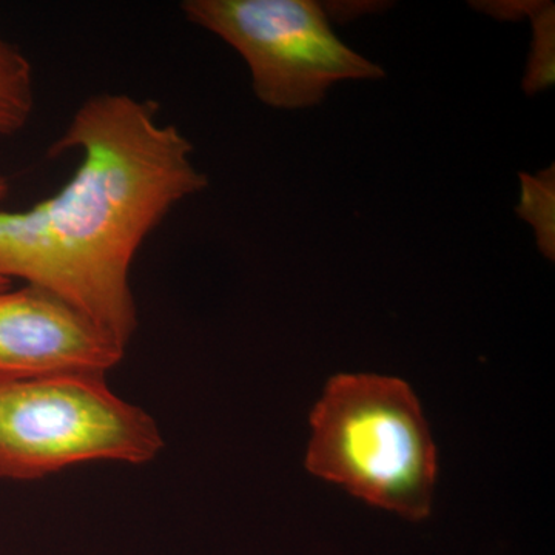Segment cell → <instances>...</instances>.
<instances>
[{
  "instance_id": "8",
  "label": "cell",
  "mask_w": 555,
  "mask_h": 555,
  "mask_svg": "<svg viewBox=\"0 0 555 555\" xmlns=\"http://www.w3.org/2000/svg\"><path fill=\"white\" fill-rule=\"evenodd\" d=\"M534 40H532L531 57L524 79L526 93L539 91L553 86L555 75L554 43L555 14L553 3L537 2L531 13Z\"/></svg>"
},
{
  "instance_id": "10",
  "label": "cell",
  "mask_w": 555,
  "mask_h": 555,
  "mask_svg": "<svg viewBox=\"0 0 555 555\" xmlns=\"http://www.w3.org/2000/svg\"><path fill=\"white\" fill-rule=\"evenodd\" d=\"M10 286H11V281L7 280V278L0 276V291H2V288H9Z\"/></svg>"
},
{
  "instance_id": "2",
  "label": "cell",
  "mask_w": 555,
  "mask_h": 555,
  "mask_svg": "<svg viewBox=\"0 0 555 555\" xmlns=\"http://www.w3.org/2000/svg\"><path fill=\"white\" fill-rule=\"evenodd\" d=\"M310 423L306 466L313 476L409 520L429 516L436 448L408 385L377 375H338Z\"/></svg>"
},
{
  "instance_id": "3",
  "label": "cell",
  "mask_w": 555,
  "mask_h": 555,
  "mask_svg": "<svg viewBox=\"0 0 555 555\" xmlns=\"http://www.w3.org/2000/svg\"><path fill=\"white\" fill-rule=\"evenodd\" d=\"M159 427L101 375L0 378V480H38L91 462L144 465Z\"/></svg>"
},
{
  "instance_id": "9",
  "label": "cell",
  "mask_w": 555,
  "mask_h": 555,
  "mask_svg": "<svg viewBox=\"0 0 555 555\" xmlns=\"http://www.w3.org/2000/svg\"><path fill=\"white\" fill-rule=\"evenodd\" d=\"M10 184L7 178L0 177V203L9 195Z\"/></svg>"
},
{
  "instance_id": "6",
  "label": "cell",
  "mask_w": 555,
  "mask_h": 555,
  "mask_svg": "<svg viewBox=\"0 0 555 555\" xmlns=\"http://www.w3.org/2000/svg\"><path fill=\"white\" fill-rule=\"evenodd\" d=\"M35 109V76L20 47L0 35V137L27 126Z\"/></svg>"
},
{
  "instance_id": "7",
  "label": "cell",
  "mask_w": 555,
  "mask_h": 555,
  "mask_svg": "<svg viewBox=\"0 0 555 555\" xmlns=\"http://www.w3.org/2000/svg\"><path fill=\"white\" fill-rule=\"evenodd\" d=\"M521 196L517 211L535 230L537 244L545 257L555 254V169L540 171L537 177L520 173Z\"/></svg>"
},
{
  "instance_id": "5",
  "label": "cell",
  "mask_w": 555,
  "mask_h": 555,
  "mask_svg": "<svg viewBox=\"0 0 555 555\" xmlns=\"http://www.w3.org/2000/svg\"><path fill=\"white\" fill-rule=\"evenodd\" d=\"M126 347L91 318L43 288L0 291V378L101 375Z\"/></svg>"
},
{
  "instance_id": "1",
  "label": "cell",
  "mask_w": 555,
  "mask_h": 555,
  "mask_svg": "<svg viewBox=\"0 0 555 555\" xmlns=\"http://www.w3.org/2000/svg\"><path fill=\"white\" fill-rule=\"evenodd\" d=\"M80 153L73 178L24 211H0V276L21 278L91 318L124 347L138 328L130 270L139 248L208 179L158 105L127 93L82 102L50 156Z\"/></svg>"
},
{
  "instance_id": "4",
  "label": "cell",
  "mask_w": 555,
  "mask_h": 555,
  "mask_svg": "<svg viewBox=\"0 0 555 555\" xmlns=\"http://www.w3.org/2000/svg\"><path fill=\"white\" fill-rule=\"evenodd\" d=\"M181 11L240 53L268 107H313L334 83L385 76L335 36L312 0H185Z\"/></svg>"
}]
</instances>
